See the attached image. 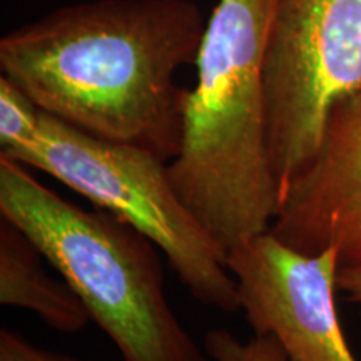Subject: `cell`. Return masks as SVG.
I'll use <instances>...</instances> for the list:
<instances>
[{"label":"cell","mask_w":361,"mask_h":361,"mask_svg":"<svg viewBox=\"0 0 361 361\" xmlns=\"http://www.w3.org/2000/svg\"><path fill=\"white\" fill-rule=\"evenodd\" d=\"M269 231L303 255L335 247L340 269L361 268V87L333 106L318 151L283 189Z\"/></svg>","instance_id":"52a82bcc"},{"label":"cell","mask_w":361,"mask_h":361,"mask_svg":"<svg viewBox=\"0 0 361 361\" xmlns=\"http://www.w3.org/2000/svg\"><path fill=\"white\" fill-rule=\"evenodd\" d=\"M271 13L273 0H218L168 162L179 197L226 251L269 231L279 207L264 90Z\"/></svg>","instance_id":"7a4b0ae2"},{"label":"cell","mask_w":361,"mask_h":361,"mask_svg":"<svg viewBox=\"0 0 361 361\" xmlns=\"http://www.w3.org/2000/svg\"><path fill=\"white\" fill-rule=\"evenodd\" d=\"M211 361H291L283 345L271 335L239 341L226 329H211L202 341Z\"/></svg>","instance_id":"30bf717a"},{"label":"cell","mask_w":361,"mask_h":361,"mask_svg":"<svg viewBox=\"0 0 361 361\" xmlns=\"http://www.w3.org/2000/svg\"><path fill=\"white\" fill-rule=\"evenodd\" d=\"M0 216L32 239L123 361L211 360L171 308L161 250L133 226L64 200L6 154Z\"/></svg>","instance_id":"3957f363"},{"label":"cell","mask_w":361,"mask_h":361,"mask_svg":"<svg viewBox=\"0 0 361 361\" xmlns=\"http://www.w3.org/2000/svg\"><path fill=\"white\" fill-rule=\"evenodd\" d=\"M336 291L345 293L350 301L361 303V268L338 269Z\"/></svg>","instance_id":"7c38bea8"},{"label":"cell","mask_w":361,"mask_h":361,"mask_svg":"<svg viewBox=\"0 0 361 361\" xmlns=\"http://www.w3.org/2000/svg\"><path fill=\"white\" fill-rule=\"evenodd\" d=\"M255 335H271L291 361H356L338 319V252L303 255L266 231L226 256Z\"/></svg>","instance_id":"8992f818"},{"label":"cell","mask_w":361,"mask_h":361,"mask_svg":"<svg viewBox=\"0 0 361 361\" xmlns=\"http://www.w3.org/2000/svg\"><path fill=\"white\" fill-rule=\"evenodd\" d=\"M6 156L52 176L147 236L194 300L224 313L241 310L228 251L184 204L161 157L96 137L45 112L34 141Z\"/></svg>","instance_id":"277c9868"},{"label":"cell","mask_w":361,"mask_h":361,"mask_svg":"<svg viewBox=\"0 0 361 361\" xmlns=\"http://www.w3.org/2000/svg\"><path fill=\"white\" fill-rule=\"evenodd\" d=\"M44 261L32 239L0 216V303L32 311L57 331L78 333L92 319L69 284L54 278Z\"/></svg>","instance_id":"ba28073f"},{"label":"cell","mask_w":361,"mask_h":361,"mask_svg":"<svg viewBox=\"0 0 361 361\" xmlns=\"http://www.w3.org/2000/svg\"><path fill=\"white\" fill-rule=\"evenodd\" d=\"M0 361H84L57 351L40 348L19 333L0 331Z\"/></svg>","instance_id":"8fae6325"},{"label":"cell","mask_w":361,"mask_h":361,"mask_svg":"<svg viewBox=\"0 0 361 361\" xmlns=\"http://www.w3.org/2000/svg\"><path fill=\"white\" fill-rule=\"evenodd\" d=\"M361 87V0H273L264 90L279 196L318 151L333 106Z\"/></svg>","instance_id":"5b68a950"},{"label":"cell","mask_w":361,"mask_h":361,"mask_svg":"<svg viewBox=\"0 0 361 361\" xmlns=\"http://www.w3.org/2000/svg\"><path fill=\"white\" fill-rule=\"evenodd\" d=\"M42 111L6 75L0 78V146L12 154L35 139Z\"/></svg>","instance_id":"9c48e42d"},{"label":"cell","mask_w":361,"mask_h":361,"mask_svg":"<svg viewBox=\"0 0 361 361\" xmlns=\"http://www.w3.org/2000/svg\"><path fill=\"white\" fill-rule=\"evenodd\" d=\"M206 22L191 0H94L57 8L0 39L2 75L45 114L169 162L178 154Z\"/></svg>","instance_id":"6da1fadb"}]
</instances>
